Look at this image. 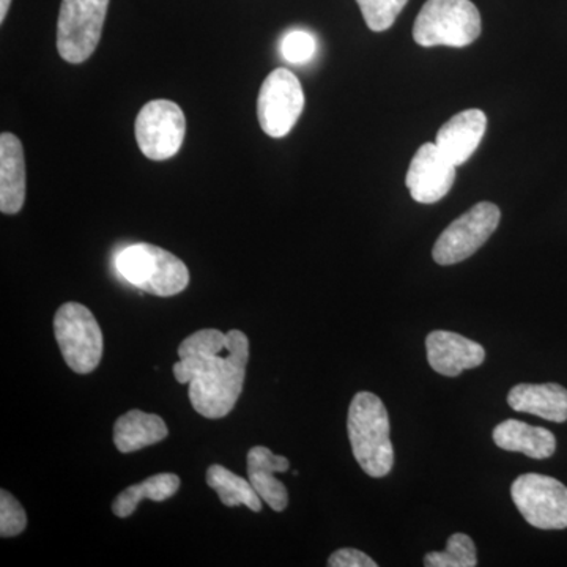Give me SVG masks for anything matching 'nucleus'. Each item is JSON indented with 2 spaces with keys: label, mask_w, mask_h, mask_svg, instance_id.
I'll return each instance as SVG.
<instances>
[{
  "label": "nucleus",
  "mask_w": 567,
  "mask_h": 567,
  "mask_svg": "<svg viewBox=\"0 0 567 567\" xmlns=\"http://www.w3.org/2000/svg\"><path fill=\"white\" fill-rule=\"evenodd\" d=\"M117 270L125 281L156 297H174L189 284L188 267L155 245L126 246L117 256Z\"/></svg>",
  "instance_id": "7ed1b4c3"
},
{
  "label": "nucleus",
  "mask_w": 567,
  "mask_h": 567,
  "mask_svg": "<svg viewBox=\"0 0 567 567\" xmlns=\"http://www.w3.org/2000/svg\"><path fill=\"white\" fill-rule=\"evenodd\" d=\"M207 484L218 494L223 505L237 507L244 505L252 513L262 511V498L245 477L235 475L223 465H212L207 470Z\"/></svg>",
  "instance_id": "aec40b11"
},
{
  "label": "nucleus",
  "mask_w": 567,
  "mask_h": 567,
  "mask_svg": "<svg viewBox=\"0 0 567 567\" xmlns=\"http://www.w3.org/2000/svg\"><path fill=\"white\" fill-rule=\"evenodd\" d=\"M502 212L492 203H480L450 224L435 241L432 257L439 265L464 262L498 227Z\"/></svg>",
  "instance_id": "6e6552de"
},
{
  "label": "nucleus",
  "mask_w": 567,
  "mask_h": 567,
  "mask_svg": "<svg viewBox=\"0 0 567 567\" xmlns=\"http://www.w3.org/2000/svg\"><path fill=\"white\" fill-rule=\"evenodd\" d=\"M25 527H28V516H25L24 507L10 492L2 488L0 491V536L21 535Z\"/></svg>",
  "instance_id": "5701e85b"
},
{
  "label": "nucleus",
  "mask_w": 567,
  "mask_h": 567,
  "mask_svg": "<svg viewBox=\"0 0 567 567\" xmlns=\"http://www.w3.org/2000/svg\"><path fill=\"white\" fill-rule=\"evenodd\" d=\"M110 0H62L58 21V51L63 61L82 63L102 39Z\"/></svg>",
  "instance_id": "423d86ee"
},
{
  "label": "nucleus",
  "mask_w": 567,
  "mask_h": 567,
  "mask_svg": "<svg viewBox=\"0 0 567 567\" xmlns=\"http://www.w3.org/2000/svg\"><path fill=\"white\" fill-rule=\"evenodd\" d=\"M317 50L316 39L309 32L292 31L284 37L281 43L282 58L289 63L303 65L315 58Z\"/></svg>",
  "instance_id": "b1692460"
},
{
  "label": "nucleus",
  "mask_w": 567,
  "mask_h": 567,
  "mask_svg": "<svg viewBox=\"0 0 567 567\" xmlns=\"http://www.w3.org/2000/svg\"><path fill=\"white\" fill-rule=\"evenodd\" d=\"M481 14L472 0H427L417 14L413 39L420 47L465 48L481 35Z\"/></svg>",
  "instance_id": "20e7f679"
},
{
  "label": "nucleus",
  "mask_w": 567,
  "mask_h": 567,
  "mask_svg": "<svg viewBox=\"0 0 567 567\" xmlns=\"http://www.w3.org/2000/svg\"><path fill=\"white\" fill-rule=\"evenodd\" d=\"M347 431L354 461L363 468L365 475H390L394 465L390 416L379 395L368 391L354 395L347 416Z\"/></svg>",
  "instance_id": "f03ea898"
},
{
  "label": "nucleus",
  "mask_w": 567,
  "mask_h": 567,
  "mask_svg": "<svg viewBox=\"0 0 567 567\" xmlns=\"http://www.w3.org/2000/svg\"><path fill=\"white\" fill-rule=\"evenodd\" d=\"M425 350L431 368L446 377L461 375L486 360L483 346L453 331H432L425 339Z\"/></svg>",
  "instance_id": "f8f14e48"
},
{
  "label": "nucleus",
  "mask_w": 567,
  "mask_h": 567,
  "mask_svg": "<svg viewBox=\"0 0 567 567\" xmlns=\"http://www.w3.org/2000/svg\"><path fill=\"white\" fill-rule=\"evenodd\" d=\"M424 566L427 567H476V547L472 537L456 533L447 539L446 550L431 551L425 555Z\"/></svg>",
  "instance_id": "412c9836"
},
{
  "label": "nucleus",
  "mask_w": 567,
  "mask_h": 567,
  "mask_svg": "<svg viewBox=\"0 0 567 567\" xmlns=\"http://www.w3.org/2000/svg\"><path fill=\"white\" fill-rule=\"evenodd\" d=\"M486 130L487 115L481 110H466L439 130L435 144L454 166H462L480 147Z\"/></svg>",
  "instance_id": "ddd939ff"
},
{
  "label": "nucleus",
  "mask_w": 567,
  "mask_h": 567,
  "mask_svg": "<svg viewBox=\"0 0 567 567\" xmlns=\"http://www.w3.org/2000/svg\"><path fill=\"white\" fill-rule=\"evenodd\" d=\"M511 496L532 527L567 528V487L555 477L537 473L518 476L511 486Z\"/></svg>",
  "instance_id": "0eeeda50"
},
{
  "label": "nucleus",
  "mask_w": 567,
  "mask_h": 567,
  "mask_svg": "<svg viewBox=\"0 0 567 567\" xmlns=\"http://www.w3.org/2000/svg\"><path fill=\"white\" fill-rule=\"evenodd\" d=\"M248 480L256 488L260 498L276 513H281L289 505V494L281 481L276 480L275 473H284L289 470V458L271 453L265 446H254L249 450Z\"/></svg>",
  "instance_id": "4468645a"
},
{
  "label": "nucleus",
  "mask_w": 567,
  "mask_h": 567,
  "mask_svg": "<svg viewBox=\"0 0 567 567\" xmlns=\"http://www.w3.org/2000/svg\"><path fill=\"white\" fill-rule=\"evenodd\" d=\"M169 434L162 416L133 409L118 417L114 425V443L121 453H134L156 445Z\"/></svg>",
  "instance_id": "a211bd4d"
},
{
  "label": "nucleus",
  "mask_w": 567,
  "mask_h": 567,
  "mask_svg": "<svg viewBox=\"0 0 567 567\" xmlns=\"http://www.w3.org/2000/svg\"><path fill=\"white\" fill-rule=\"evenodd\" d=\"M305 110V93L292 71L276 69L268 74L257 99V117L268 136H287Z\"/></svg>",
  "instance_id": "1a4fd4ad"
},
{
  "label": "nucleus",
  "mask_w": 567,
  "mask_h": 567,
  "mask_svg": "<svg viewBox=\"0 0 567 567\" xmlns=\"http://www.w3.org/2000/svg\"><path fill=\"white\" fill-rule=\"evenodd\" d=\"M11 0H0V22L6 21L7 13L10 10Z\"/></svg>",
  "instance_id": "a878e982"
},
{
  "label": "nucleus",
  "mask_w": 567,
  "mask_h": 567,
  "mask_svg": "<svg viewBox=\"0 0 567 567\" xmlns=\"http://www.w3.org/2000/svg\"><path fill=\"white\" fill-rule=\"evenodd\" d=\"M456 167L440 152L435 142L421 145L410 163L405 185L420 204H435L453 188Z\"/></svg>",
  "instance_id": "9b49d317"
},
{
  "label": "nucleus",
  "mask_w": 567,
  "mask_h": 567,
  "mask_svg": "<svg viewBox=\"0 0 567 567\" xmlns=\"http://www.w3.org/2000/svg\"><path fill=\"white\" fill-rule=\"evenodd\" d=\"M507 404L516 412L529 413L551 423L567 421V390L558 383H520L507 394Z\"/></svg>",
  "instance_id": "dca6fc26"
},
{
  "label": "nucleus",
  "mask_w": 567,
  "mask_h": 567,
  "mask_svg": "<svg viewBox=\"0 0 567 567\" xmlns=\"http://www.w3.org/2000/svg\"><path fill=\"white\" fill-rule=\"evenodd\" d=\"M178 488H181V477L173 473L148 477L144 483L125 488L112 503V513L121 518L130 517L144 499L164 502L177 494Z\"/></svg>",
  "instance_id": "6ab92c4d"
},
{
  "label": "nucleus",
  "mask_w": 567,
  "mask_h": 567,
  "mask_svg": "<svg viewBox=\"0 0 567 567\" xmlns=\"http://www.w3.org/2000/svg\"><path fill=\"white\" fill-rule=\"evenodd\" d=\"M357 3L368 28L383 32L394 24L409 0H357Z\"/></svg>",
  "instance_id": "4be33fe9"
},
{
  "label": "nucleus",
  "mask_w": 567,
  "mask_h": 567,
  "mask_svg": "<svg viewBox=\"0 0 567 567\" xmlns=\"http://www.w3.org/2000/svg\"><path fill=\"white\" fill-rule=\"evenodd\" d=\"M25 200V159L14 134L0 136V210L17 215Z\"/></svg>",
  "instance_id": "2eb2a0df"
},
{
  "label": "nucleus",
  "mask_w": 567,
  "mask_h": 567,
  "mask_svg": "<svg viewBox=\"0 0 567 567\" xmlns=\"http://www.w3.org/2000/svg\"><path fill=\"white\" fill-rule=\"evenodd\" d=\"M54 334L63 360L76 374H91L103 357V333L91 309L65 303L54 317Z\"/></svg>",
  "instance_id": "39448f33"
},
{
  "label": "nucleus",
  "mask_w": 567,
  "mask_h": 567,
  "mask_svg": "<svg viewBox=\"0 0 567 567\" xmlns=\"http://www.w3.org/2000/svg\"><path fill=\"white\" fill-rule=\"evenodd\" d=\"M494 442L502 450L522 453L536 461L554 456L557 450V439L548 429L517 420H506L496 425Z\"/></svg>",
  "instance_id": "f3484780"
},
{
  "label": "nucleus",
  "mask_w": 567,
  "mask_h": 567,
  "mask_svg": "<svg viewBox=\"0 0 567 567\" xmlns=\"http://www.w3.org/2000/svg\"><path fill=\"white\" fill-rule=\"evenodd\" d=\"M330 567H377L374 559L357 548H341L328 559Z\"/></svg>",
  "instance_id": "393cba45"
},
{
  "label": "nucleus",
  "mask_w": 567,
  "mask_h": 567,
  "mask_svg": "<svg viewBox=\"0 0 567 567\" xmlns=\"http://www.w3.org/2000/svg\"><path fill=\"white\" fill-rule=\"evenodd\" d=\"M141 152L153 162L173 158L185 141V114L177 103L155 100L145 104L134 125Z\"/></svg>",
  "instance_id": "9d476101"
},
{
  "label": "nucleus",
  "mask_w": 567,
  "mask_h": 567,
  "mask_svg": "<svg viewBox=\"0 0 567 567\" xmlns=\"http://www.w3.org/2000/svg\"><path fill=\"white\" fill-rule=\"evenodd\" d=\"M178 358L174 377L189 385L193 409L208 420L229 415L244 391L248 336L240 330L196 331L178 347Z\"/></svg>",
  "instance_id": "f257e3e1"
}]
</instances>
